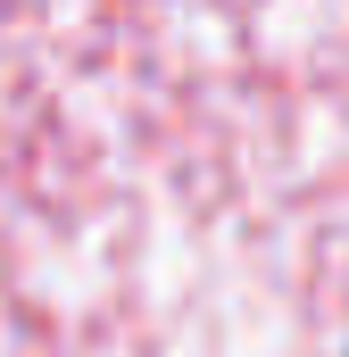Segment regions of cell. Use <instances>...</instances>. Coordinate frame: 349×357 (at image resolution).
<instances>
[{"mask_svg":"<svg viewBox=\"0 0 349 357\" xmlns=\"http://www.w3.org/2000/svg\"><path fill=\"white\" fill-rule=\"evenodd\" d=\"M341 357H349V349H341Z\"/></svg>","mask_w":349,"mask_h":357,"instance_id":"1","label":"cell"}]
</instances>
